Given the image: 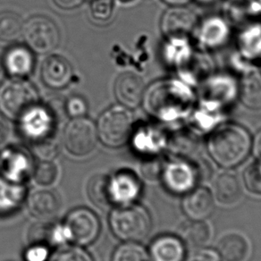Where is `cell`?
<instances>
[{"label": "cell", "mask_w": 261, "mask_h": 261, "mask_svg": "<svg viewBox=\"0 0 261 261\" xmlns=\"http://www.w3.org/2000/svg\"><path fill=\"white\" fill-rule=\"evenodd\" d=\"M194 99L191 85L182 80L168 79L159 81L145 90L142 103L149 115L171 123L189 116L194 108Z\"/></svg>", "instance_id": "6da1fadb"}, {"label": "cell", "mask_w": 261, "mask_h": 261, "mask_svg": "<svg viewBox=\"0 0 261 261\" xmlns=\"http://www.w3.org/2000/svg\"><path fill=\"white\" fill-rule=\"evenodd\" d=\"M252 149L250 133L238 123H220L211 130L207 151L219 167L233 168L243 163Z\"/></svg>", "instance_id": "7a4b0ae2"}, {"label": "cell", "mask_w": 261, "mask_h": 261, "mask_svg": "<svg viewBox=\"0 0 261 261\" xmlns=\"http://www.w3.org/2000/svg\"><path fill=\"white\" fill-rule=\"evenodd\" d=\"M109 226L123 243H141L149 236L152 222L145 207L133 203L114 207L109 215Z\"/></svg>", "instance_id": "3957f363"}, {"label": "cell", "mask_w": 261, "mask_h": 261, "mask_svg": "<svg viewBox=\"0 0 261 261\" xmlns=\"http://www.w3.org/2000/svg\"><path fill=\"white\" fill-rule=\"evenodd\" d=\"M39 104V96L33 84L22 78L8 80L0 86V112L18 121L29 109Z\"/></svg>", "instance_id": "277c9868"}, {"label": "cell", "mask_w": 261, "mask_h": 261, "mask_svg": "<svg viewBox=\"0 0 261 261\" xmlns=\"http://www.w3.org/2000/svg\"><path fill=\"white\" fill-rule=\"evenodd\" d=\"M98 137L104 145L116 149L126 144L134 133L133 116L123 106L107 109L98 118Z\"/></svg>", "instance_id": "5b68a950"}, {"label": "cell", "mask_w": 261, "mask_h": 261, "mask_svg": "<svg viewBox=\"0 0 261 261\" xmlns=\"http://www.w3.org/2000/svg\"><path fill=\"white\" fill-rule=\"evenodd\" d=\"M160 180L173 194H186L200 181L197 161L174 156L164 162Z\"/></svg>", "instance_id": "8992f818"}, {"label": "cell", "mask_w": 261, "mask_h": 261, "mask_svg": "<svg viewBox=\"0 0 261 261\" xmlns=\"http://www.w3.org/2000/svg\"><path fill=\"white\" fill-rule=\"evenodd\" d=\"M98 132L95 123L88 118H73L64 132V145L74 156L90 155L97 145Z\"/></svg>", "instance_id": "52a82bcc"}, {"label": "cell", "mask_w": 261, "mask_h": 261, "mask_svg": "<svg viewBox=\"0 0 261 261\" xmlns=\"http://www.w3.org/2000/svg\"><path fill=\"white\" fill-rule=\"evenodd\" d=\"M22 35L32 50L46 54L58 47L60 34L58 26L46 16H34L23 23Z\"/></svg>", "instance_id": "ba28073f"}, {"label": "cell", "mask_w": 261, "mask_h": 261, "mask_svg": "<svg viewBox=\"0 0 261 261\" xmlns=\"http://www.w3.org/2000/svg\"><path fill=\"white\" fill-rule=\"evenodd\" d=\"M64 225L68 231L70 243L79 246H88L98 239L101 225L98 216L85 207L71 211Z\"/></svg>", "instance_id": "9c48e42d"}, {"label": "cell", "mask_w": 261, "mask_h": 261, "mask_svg": "<svg viewBox=\"0 0 261 261\" xmlns=\"http://www.w3.org/2000/svg\"><path fill=\"white\" fill-rule=\"evenodd\" d=\"M22 135L33 144L52 139L56 127L54 112L37 104L18 120Z\"/></svg>", "instance_id": "30bf717a"}, {"label": "cell", "mask_w": 261, "mask_h": 261, "mask_svg": "<svg viewBox=\"0 0 261 261\" xmlns=\"http://www.w3.org/2000/svg\"><path fill=\"white\" fill-rule=\"evenodd\" d=\"M142 190L141 181L132 171H118L108 176V194L112 207L135 203Z\"/></svg>", "instance_id": "8fae6325"}, {"label": "cell", "mask_w": 261, "mask_h": 261, "mask_svg": "<svg viewBox=\"0 0 261 261\" xmlns=\"http://www.w3.org/2000/svg\"><path fill=\"white\" fill-rule=\"evenodd\" d=\"M33 156L22 148H8L0 155L1 176L16 184H24L34 168Z\"/></svg>", "instance_id": "7c38bea8"}, {"label": "cell", "mask_w": 261, "mask_h": 261, "mask_svg": "<svg viewBox=\"0 0 261 261\" xmlns=\"http://www.w3.org/2000/svg\"><path fill=\"white\" fill-rule=\"evenodd\" d=\"M198 17L192 9L182 6H171L161 18L160 27L166 38H189L195 32Z\"/></svg>", "instance_id": "4fadbf2b"}, {"label": "cell", "mask_w": 261, "mask_h": 261, "mask_svg": "<svg viewBox=\"0 0 261 261\" xmlns=\"http://www.w3.org/2000/svg\"><path fill=\"white\" fill-rule=\"evenodd\" d=\"M239 97V84L230 74H211L203 81L202 100L225 107Z\"/></svg>", "instance_id": "5bb4252c"}, {"label": "cell", "mask_w": 261, "mask_h": 261, "mask_svg": "<svg viewBox=\"0 0 261 261\" xmlns=\"http://www.w3.org/2000/svg\"><path fill=\"white\" fill-rule=\"evenodd\" d=\"M197 40L204 49H218L227 43L231 36L228 21L218 15L208 16L198 22Z\"/></svg>", "instance_id": "9a60e30c"}, {"label": "cell", "mask_w": 261, "mask_h": 261, "mask_svg": "<svg viewBox=\"0 0 261 261\" xmlns=\"http://www.w3.org/2000/svg\"><path fill=\"white\" fill-rule=\"evenodd\" d=\"M145 90L142 77L130 72L122 73L116 79L114 86L116 99L127 109H135L140 106Z\"/></svg>", "instance_id": "2e32d148"}, {"label": "cell", "mask_w": 261, "mask_h": 261, "mask_svg": "<svg viewBox=\"0 0 261 261\" xmlns=\"http://www.w3.org/2000/svg\"><path fill=\"white\" fill-rule=\"evenodd\" d=\"M26 199L30 214L39 220L53 218L61 210V199L58 192L52 190H35L31 192Z\"/></svg>", "instance_id": "e0dca14e"}, {"label": "cell", "mask_w": 261, "mask_h": 261, "mask_svg": "<svg viewBox=\"0 0 261 261\" xmlns=\"http://www.w3.org/2000/svg\"><path fill=\"white\" fill-rule=\"evenodd\" d=\"M181 205L189 218L205 220L214 211V196L206 187H195L185 194Z\"/></svg>", "instance_id": "ac0fdd59"}, {"label": "cell", "mask_w": 261, "mask_h": 261, "mask_svg": "<svg viewBox=\"0 0 261 261\" xmlns=\"http://www.w3.org/2000/svg\"><path fill=\"white\" fill-rule=\"evenodd\" d=\"M73 76V69L69 62L60 56L46 58L41 66V78L47 87L62 89L67 86Z\"/></svg>", "instance_id": "d6986e66"}, {"label": "cell", "mask_w": 261, "mask_h": 261, "mask_svg": "<svg viewBox=\"0 0 261 261\" xmlns=\"http://www.w3.org/2000/svg\"><path fill=\"white\" fill-rule=\"evenodd\" d=\"M150 261H184L186 257L185 244L178 236H160L149 246Z\"/></svg>", "instance_id": "ffe728a7"}, {"label": "cell", "mask_w": 261, "mask_h": 261, "mask_svg": "<svg viewBox=\"0 0 261 261\" xmlns=\"http://www.w3.org/2000/svg\"><path fill=\"white\" fill-rule=\"evenodd\" d=\"M216 250L221 261H246L250 257V243L240 232H227L218 240Z\"/></svg>", "instance_id": "44dd1931"}, {"label": "cell", "mask_w": 261, "mask_h": 261, "mask_svg": "<svg viewBox=\"0 0 261 261\" xmlns=\"http://www.w3.org/2000/svg\"><path fill=\"white\" fill-rule=\"evenodd\" d=\"M243 194L242 182L232 172H223L215 179L213 196L218 203L232 206L242 200Z\"/></svg>", "instance_id": "7402d4cb"}, {"label": "cell", "mask_w": 261, "mask_h": 261, "mask_svg": "<svg viewBox=\"0 0 261 261\" xmlns=\"http://www.w3.org/2000/svg\"><path fill=\"white\" fill-rule=\"evenodd\" d=\"M3 65L9 75L14 78H24L33 72L34 58L29 48L15 46L6 53Z\"/></svg>", "instance_id": "603a6c76"}, {"label": "cell", "mask_w": 261, "mask_h": 261, "mask_svg": "<svg viewBox=\"0 0 261 261\" xmlns=\"http://www.w3.org/2000/svg\"><path fill=\"white\" fill-rule=\"evenodd\" d=\"M133 137V145L137 152L147 156H155L167 146V137L154 127L144 126Z\"/></svg>", "instance_id": "cb8c5ba5"}, {"label": "cell", "mask_w": 261, "mask_h": 261, "mask_svg": "<svg viewBox=\"0 0 261 261\" xmlns=\"http://www.w3.org/2000/svg\"><path fill=\"white\" fill-rule=\"evenodd\" d=\"M237 47L241 57L248 61L261 60V22H250L242 30Z\"/></svg>", "instance_id": "d4e9b609"}, {"label": "cell", "mask_w": 261, "mask_h": 261, "mask_svg": "<svg viewBox=\"0 0 261 261\" xmlns=\"http://www.w3.org/2000/svg\"><path fill=\"white\" fill-rule=\"evenodd\" d=\"M26 197L24 184H16L0 177V216H8L15 212Z\"/></svg>", "instance_id": "484cf974"}, {"label": "cell", "mask_w": 261, "mask_h": 261, "mask_svg": "<svg viewBox=\"0 0 261 261\" xmlns=\"http://www.w3.org/2000/svg\"><path fill=\"white\" fill-rule=\"evenodd\" d=\"M194 53L189 38H167L164 46L163 57L166 64L177 70L184 67Z\"/></svg>", "instance_id": "4316f807"}, {"label": "cell", "mask_w": 261, "mask_h": 261, "mask_svg": "<svg viewBox=\"0 0 261 261\" xmlns=\"http://www.w3.org/2000/svg\"><path fill=\"white\" fill-rule=\"evenodd\" d=\"M178 237L192 248L203 247L211 238V225L205 220L189 219L179 225Z\"/></svg>", "instance_id": "83f0119b"}, {"label": "cell", "mask_w": 261, "mask_h": 261, "mask_svg": "<svg viewBox=\"0 0 261 261\" xmlns=\"http://www.w3.org/2000/svg\"><path fill=\"white\" fill-rule=\"evenodd\" d=\"M223 107L212 102L201 100L200 106L192 109L189 115L195 128L203 132L213 130L220 124Z\"/></svg>", "instance_id": "f1b7e54d"}, {"label": "cell", "mask_w": 261, "mask_h": 261, "mask_svg": "<svg viewBox=\"0 0 261 261\" xmlns=\"http://www.w3.org/2000/svg\"><path fill=\"white\" fill-rule=\"evenodd\" d=\"M239 97L248 108L261 107V75L255 71L245 74L239 84Z\"/></svg>", "instance_id": "f546056e"}, {"label": "cell", "mask_w": 261, "mask_h": 261, "mask_svg": "<svg viewBox=\"0 0 261 261\" xmlns=\"http://www.w3.org/2000/svg\"><path fill=\"white\" fill-rule=\"evenodd\" d=\"M108 176L107 174H96L88 182V196L91 203L99 208L112 207L108 194Z\"/></svg>", "instance_id": "4dcf8cb0"}, {"label": "cell", "mask_w": 261, "mask_h": 261, "mask_svg": "<svg viewBox=\"0 0 261 261\" xmlns=\"http://www.w3.org/2000/svg\"><path fill=\"white\" fill-rule=\"evenodd\" d=\"M23 22L20 15L14 12L0 13V40L10 42L22 34Z\"/></svg>", "instance_id": "1f68e13d"}, {"label": "cell", "mask_w": 261, "mask_h": 261, "mask_svg": "<svg viewBox=\"0 0 261 261\" xmlns=\"http://www.w3.org/2000/svg\"><path fill=\"white\" fill-rule=\"evenodd\" d=\"M59 172V167L53 160H42L34 166L32 176L36 185L46 188L57 182Z\"/></svg>", "instance_id": "d6a6232c"}, {"label": "cell", "mask_w": 261, "mask_h": 261, "mask_svg": "<svg viewBox=\"0 0 261 261\" xmlns=\"http://www.w3.org/2000/svg\"><path fill=\"white\" fill-rule=\"evenodd\" d=\"M112 261H150V258L145 248L139 243H124L114 252Z\"/></svg>", "instance_id": "836d02e7"}, {"label": "cell", "mask_w": 261, "mask_h": 261, "mask_svg": "<svg viewBox=\"0 0 261 261\" xmlns=\"http://www.w3.org/2000/svg\"><path fill=\"white\" fill-rule=\"evenodd\" d=\"M47 261H93L91 255L79 245L65 244L58 247Z\"/></svg>", "instance_id": "e575fe53"}, {"label": "cell", "mask_w": 261, "mask_h": 261, "mask_svg": "<svg viewBox=\"0 0 261 261\" xmlns=\"http://www.w3.org/2000/svg\"><path fill=\"white\" fill-rule=\"evenodd\" d=\"M245 188L255 195H261V159L254 161L243 173Z\"/></svg>", "instance_id": "d590c367"}, {"label": "cell", "mask_w": 261, "mask_h": 261, "mask_svg": "<svg viewBox=\"0 0 261 261\" xmlns=\"http://www.w3.org/2000/svg\"><path fill=\"white\" fill-rule=\"evenodd\" d=\"M114 0H93L91 3V16L96 21L107 22L114 13Z\"/></svg>", "instance_id": "8d00e7d4"}, {"label": "cell", "mask_w": 261, "mask_h": 261, "mask_svg": "<svg viewBox=\"0 0 261 261\" xmlns=\"http://www.w3.org/2000/svg\"><path fill=\"white\" fill-rule=\"evenodd\" d=\"M24 261H47L49 258L48 245L45 243H33L26 249Z\"/></svg>", "instance_id": "74e56055"}, {"label": "cell", "mask_w": 261, "mask_h": 261, "mask_svg": "<svg viewBox=\"0 0 261 261\" xmlns=\"http://www.w3.org/2000/svg\"><path fill=\"white\" fill-rule=\"evenodd\" d=\"M65 110L72 118L84 117L88 111L87 102L82 97L73 96L66 102Z\"/></svg>", "instance_id": "f35d334b"}, {"label": "cell", "mask_w": 261, "mask_h": 261, "mask_svg": "<svg viewBox=\"0 0 261 261\" xmlns=\"http://www.w3.org/2000/svg\"><path fill=\"white\" fill-rule=\"evenodd\" d=\"M33 149L37 156L42 160H52L58 152V145L53 139L33 144Z\"/></svg>", "instance_id": "ab89813d"}, {"label": "cell", "mask_w": 261, "mask_h": 261, "mask_svg": "<svg viewBox=\"0 0 261 261\" xmlns=\"http://www.w3.org/2000/svg\"><path fill=\"white\" fill-rule=\"evenodd\" d=\"M163 160L160 159L149 160L148 162L143 164L142 167V174L147 180L154 181L160 180L162 169L164 166Z\"/></svg>", "instance_id": "60d3db41"}, {"label": "cell", "mask_w": 261, "mask_h": 261, "mask_svg": "<svg viewBox=\"0 0 261 261\" xmlns=\"http://www.w3.org/2000/svg\"><path fill=\"white\" fill-rule=\"evenodd\" d=\"M184 261H221L217 250L207 248H197Z\"/></svg>", "instance_id": "b9f144b4"}, {"label": "cell", "mask_w": 261, "mask_h": 261, "mask_svg": "<svg viewBox=\"0 0 261 261\" xmlns=\"http://www.w3.org/2000/svg\"><path fill=\"white\" fill-rule=\"evenodd\" d=\"M53 1L58 8L68 10V9H73L79 7L81 4H83L84 0H53Z\"/></svg>", "instance_id": "7bdbcfd3"}, {"label": "cell", "mask_w": 261, "mask_h": 261, "mask_svg": "<svg viewBox=\"0 0 261 261\" xmlns=\"http://www.w3.org/2000/svg\"><path fill=\"white\" fill-rule=\"evenodd\" d=\"M8 127L3 120L0 119V145L3 144L8 139Z\"/></svg>", "instance_id": "ee69618b"}, {"label": "cell", "mask_w": 261, "mask_h": 261, "mask_svg": "<svg viewBox=\"0 0 261 261\" xmlns=\"http://www.w3.org/2000/svg\"><path fill=\"white\" fill-rule=\"evenodd\" d=\"M254 149H255L258 159H261V130L257 134L255 142H254Z\"/></svg>", "instance_id": "f6af8a7d"}, {"label": "cell", "mask_w": 261, "mask_h": 261, "mask_svg": "<svg viewBox=\"0 0 261 261\" xmlns=\"http://www.w3.org/2000/svg\"><path fill=\"white\" fill-rule=\"evenodd\" d=\"M162 1L169 6H182L190 2V0H162Z\"/></svg>", "instance_id": "bcb514c9"}, {"label": "cell", "mask_w": 261, "mask_h": 261, "mask_svg": "<svg viewBox=\"0 0 261 261\" xmlns=\"http://www.w3.org/2000/svg\"><path fill=\"white\" fill-rule=\"evenodd\" d=\"M4 65L3 62L0 60V81L2 80V78L4 76Z\"/></svg>", "instance_id": "7dc6e473"}, {"label": "cell", "mask_w": 261, "mask_h": 261, "mask_svg": "<svg viewBox=\"0 0 261 261\" xmlns=\"http://www.w3.org/2000/svg\"><path fill=\"white\" fill-rule=\"evenodd\" d=\"M195 1H197L198 3H200V4H211V3H213V2H215L216 0H195Z\"/></svg>", "instance_id": "c3c4849f"}, {"label": "cell", "mask_w": 261, "mask_h": 261, "mask_svg": "<svg viewBox=\"0 0 261 261\" xmlns=\"http://www.w3.org/2000/svg\"><path fill=\"white\" fill-rule=\"evenodd\" d=\"M121 3L123 4H132V3H135L137 0H119Z\"/></svg>", "instance_id": "681fc988"}, {"label": "cell", "mask_w": 261, "mask_h": 261, "mask_svg": "<svg viewBox=\"0 0 261 261\" xmlns=\"http://www.w3.org/2000/svg\"><path fill=\"white\" fill-rule=\"evenodd\" d=\"M244 1H249V0H231V2H244Z\"/></svg>", "instance_id": "f907efd6"}]
</instances>
